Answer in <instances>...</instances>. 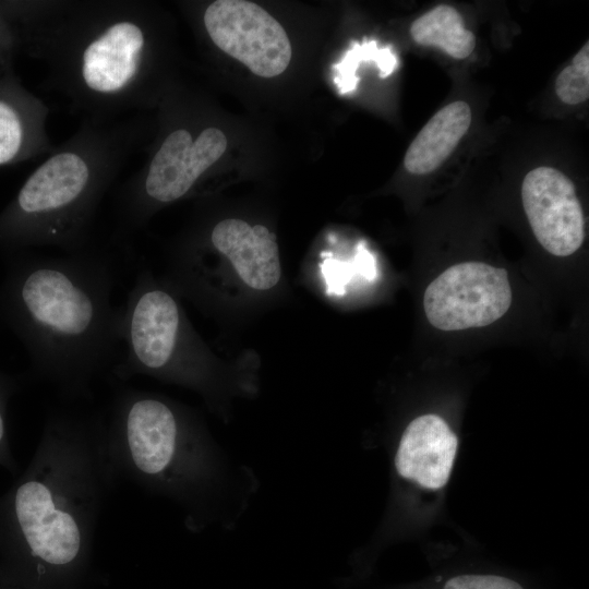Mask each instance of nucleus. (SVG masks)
Masks as SVG:
<instances>
[{
    "label": "nucleus",
    "mask_w": 589,
    "mask_h": 589,
    "mask_svg": "<svg viewBox=\"0 0 589 589\" xmlns=\"http://www.w3.org/2000/svg\"><path fill=\"white\" fill-rule=\"evenodd\" d=\"M117 480L104 417L52 411L28 466L0 497V582L71 589Z\"/></svg>",
    "instance_id": "obj_1"
},
{
    "label": "nucleus",
    "mask_w": 589,
    "mask_h": 589,
    "mask_svg": "<svg viewBox=\"0 0 589 589\" xmlns=\"http://www.w3.org/2000/svg\"><path fill=\"white\" fill-rule=\"evenodd\" d=\"M21 51L46 85L83 119L112 120L155 100L160 37L155 10L139 0H4Z\"/></svg>",
    "instance_id": "obj_2"
},
{
    "label": "nucleus",
    "mask_w": 589,
    "mask_h": 589,
    "mask_svg": "<svg viewBox=\"0 0 589 589\" xmlns=\"http://www.w3.org/2000/svg\"><path fill=\"white\" fill-rule=\"evenodd\" d=\"M111 255L92 245L62 256L5 254L0 321L24 346L31 370L68 399L91 397L122 344L112 304Z\"/></svg>",
    "instance_id": "obj_3"
},
{
    "label": "nucleus",
    "mask_w": 589,
    "mask_h": 589,
    "mask_svg": "<svg viewBox=\"0 0 589 589\" xmlns=\"http://www.w3.org/2000/svg\"><path fill=\"white\" fill-rule=\"evenodd\" d=\"M104 419L118 479L172 501L189 531L237 527L259 491L257 477L190 413L164 397L121 387Z\"/></svg>",
    "instance_id": "obj_4"
},
{
    "label": "nucleus",
    "mask_w": 589,
    "mask_h": 589,
    "mask_svg": "<svg viewBox=\"0 0 589 589\" xmlns=\"http://www.w3.org/2000/svg\"><path fill=\"white\" fill-rule=\"evenodd\" d=\"M146 130L139 113L83 119L0 212V250L8 254L50 245L75 253L89 248L97 211Z\"/></svg>",
    "instance_id": "obj_5"
},
{
    "label": "nucleus",
    "mask_w": 589,
    "mask_h": 589,
    "mask_svg": "<svg viewBox=\"0 0 589 589\" xmlns=\"http://www.w3.org/2000/svg\"><path fill=\"white\" fill-rule=\"evenodd\" d=\"M506 269L482 262L453 265L425 289L428 321L442 330L483 327L501 318L512 304Z\"/></svg>",
    "instance_id": "obj_6"
},
{
    "label": "nucleus",
    "mask_w": 589,
    "mask_h": 589,
    "mask_svg": "<svg viewBox=\"0 0 589 589\" xmlns=\"http://www.w3.org/2000/svg\"><path fill=\"white\" fill-rule=\"evenodd\" d=\"M204 31L221 51L253 74L274 77L290 63L289 37L277 20L259 4L244 0H217L202 14Z\"/></svg>",
    "instance_id": "obj_7"
},
{
    "label": "nucleus",
    "mask_w": 589,
    "mask_h": 589,
    "mask_svg": "<svg viewBox=\"0 0 589 589\" xmlns=\"http://www.w3.org/2000/svg\"><path fill=\"white\" fill-rule=\"evenodd\" d=\"M526 216L538 242L555 256L575 253L585 240V216L573 181L562 171L541 166L521 184Z\"/></svg>",
    "instance_id": "obj_8"
},
{
    "label": "nucleus",
    "mask_w": 589,
    "mask_h": 589,
    "mask_svg": "<svg viewBox=\"0 0 589 589\" xmlns=\"http://www.w3.org/2000/svg\"><path fill=\"white\" fill-rule=\"evenodd\" d=\"M457 447L458 438L442 417L434 413L419 416L400 436L394 469L402 480L440 490L449 480Z\"/></svg>",
    "instance_id": "obj_9"
},
{
    "label": "nucleus",
    "mask_w": 589,
    "mask_h": 589,
    "mask_svg": "<svg viewBox=\"0 0 589 589\" xmlns=\"http://www.w3.org/2000/svg\"><path fill=\"white\" fill-rule=\"evenodd\" d=\"M48 115L46 104L23 85L15 71L0 79V167L53 149L47 132Z\"/></svg>",
    "instance_id": "obj_10"
},
{
    "label": "nucleus",
    "mask_w": 589,
    "mask_h": 589,
    "mask_svg": "<svg viewBox=\"0 0 589 589\" xmlns=\"http://www.w3.org/2000/svg\"><path fill=\"white\" fill-rule=\"evenodd\" d=\"M212 247L226 256L245 285L255 290H269L281 276L276 236L263 225L227 218L211 230Z\"/></svg>",
    "instance_id": "obj_11"
},
{
    "label": "nucleus",
    "mask_w": 589,
    "mask_h": 589,
    "mask_svg": "<svg viewBox=\"0 0 589 589\" xmlns=\"http://www.w3.org/2000/svg\"><path fill=\"white\" fill-rule=\"evenodd\" d=\"M471 124V108L464 100L440 109L420 130L407 148L406 170L412 175L435 171L453 153Z\"/></svg>",
    "instance_id": "obj_12"
},
{
    "label": "nucleus",
    "mask_w": 589,
    "mask_h": 589,
    "mask_svg": "<svg viewBox=\"0 0 589 589\" xmlns=\"http://www.w3.org/2000/svg\"><path fill=\"white\" fill-rule=\"evenodd\" d=\"M412 39L421 46L442 49L452 58L469 57L476 47L473 33L465 27L461 14L452 5L438 4L410 26Z\"/></svg>",
    "instance_id": "obj_13"
},
{
    "label": "nucleus",
    "mask_w": 589,
    "mask_h": 589,
    "mask_svg": "<svg viewBox=\"0 0 589 589\" xmlns=\"http://www.w3.org/2000/svg\"><path fill=\"white\" fill-rule=\"evenodd\" d=\"M363 61L375 62L380 76H388L397 65V59L389 47L378 48L375 40L354 44L342 60L335 64V83L341 94L352 92L358 83L356 71Z\"/></svg>",
    "instance_id": "obj_14"
},
{
    "label": "nucleus",
    "mask_w": 589,
    "mask_h": 589,
    "mask_svg": "<svg viewBox=\"0 0 589 589\" xmlns=\"http://www.w3.org/2000/svg\"><path fill=\"white\" fill-rule=\"evenodd\" d=\"M555 93L567 105H579L589 97V43L575 55L555 80Z\"/></svg>",
    "instance_id": "obj_15"
},
{
    "label": "nucleus",
    "mask_w": 589,
    "mask_h": 589,
    "mask_svg": "<svg viewBox=\"0 0 589 589\" xmlns=\"http://www.w3.org/2000/svg\"><path fill=\"white\" fill-rule=\"evenodd\" d=\"M20 380L0 370V466L13 472L16 470V461L10 447L8 437V406L16 393Z\"/></svg>",
    "instance_id": "obj_16"
},
{
    "label": "nucleus",
    "mask_w": 589,
    "mask_h": 589,
    "mask_svg": "<svg viewBox=\"0 0 589 589\" xmlns=\"http://www.w3.org/2000/svg\"><path fill=\"white\" fill-rule=\"evenodd\" d=\"M21 52L17 29L0 0V79L14 71V59Z\"/></svg>",
    "instance_id": "obj_17"
},
{
    "label": "nucleus",
    "mask_w": 589,
    "mask_h": 589,
    "mask_svg": "<svg viewBox=\"0 0 589 589\" xmlns=\"http://www.w3.org/2000/svg\"><path fill=\"white\" fill-rule=\"evenodd\" d=\"M443 589H524L507 577L490 574H465L447 579Z\"/></svg>",
    "instance_id": "obj_18"
},
{
    "label": "nucleus",
    "mask_w": 589,
    "mask_h": 589,
    "mask_svg": "<svg viewBox=\"0 0 589 589\" xmlns=\"http://www.w3.org/2000/svg\"><path fill=\"white\" fill-rule=\"evenodd\" d=\"M0 589H23V588L0 582Z\"/></svg>",
    "instance_id": "obj_19"
}]
</instances>
